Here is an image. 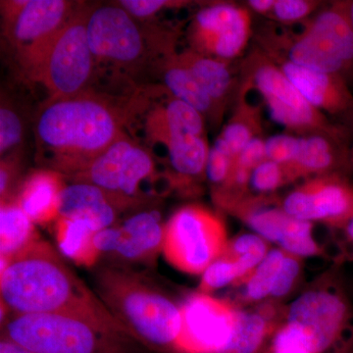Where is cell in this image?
<instances>
[{
  "label": "cell",
  "mask_w": 353,
  "mask_h": 353,
  "mask_svg": "<svg viewBox=\"0 0 353 353\" xmlns=\"http://www.w3.org/2000/svg\"><path fill=\"white\" fill-rule=\"evenodd\" d=\"M287 214L345 228L353 217V185L340 172L308 179L283 199Z\"/></svg>",
  "instance_id": "obj_14"
},
{
  "label": "cell",
  "mask_w": 353,
  "mask_h": 353,
  "mask_svg": "<svg viewBox=\"0 0 353 353\" xmlns=\"http://www.w3.org/2000/svg\"><path fill=\"white\" fill-rule=\"evenodd\" d=\"M303 25L304 34L343 66L348 83L353 80V30L338 1L332 2Z\"/></svg>",
  "instance_id": "obj_18"
},
{
  "label": "cell",
  "mask_w": 353,
  "mask_h": 353,
  "mask_svg": "<svg viewBox=\"0 0 353 353\" xmlns=\"http://www.w3.org/2000/svg\"><path fill=\"white\" fill-rule=\"evenodd\" d=\"M266 160L265 139L261 137L255 138L241 150L234 159V165L243 167L246 170L253 171L261 162Z\"/></svg>",
  "instance_id": "obj_42"
},
{
  "label": "cell",
  "mask_w": 353,
  "mask_h": 353,
  "mask_svg": "<svg viewBox=\"0 0 353 353\" xmlns=\"http://www.w3.org/2000/svg\"><path fill=\"white\" fill-rule=\"evenodd\" d=\"M352 345H353V341H352Z\"/></svg>",
  "instance_id": "obj_49"
},
{
  "label": "cell",
  "mask_w": 353,
  "mask_h": 353,
  "mask_svg": "<svg viewBox=\"0 0 353 353\" xmlns=\"http://www.w3.org/2000/svg\"><path fill=\"white\" fill-rule=\"evenodd\" d=\"M1 336L36 353H134L131 336L80 316L10 314Z\"/></svg>",
  "instance_id": "obj_4"
},
{
  "label": "cell",
  "mask_w": 353,
  "mask_h": 353,
  "mask_svg": "<svg viewBox=\"0 0 353 353\" xmlns=\"http://www.w3.org/2000/svg\"><path fill=\"white\" fill-rule=\"evenodd\" d=\"M176 57L178 61L189 70L218 108L224 110L234 88L230 62L206 57L192 50L176 53Z\"/></svg>",
  "instance_id": "obj_24"
},
{
  "label": "cell",
  "mask_w": 353,
  "mask_h": 353,
  "mask_svg": "<svg viewBox=\"0 0 353 353\" xmlns=\"http://www.w3.org/2000/svg\"><path fill=\"white\" fill-rule=\"evenodd\" d=\"M338 3L347 15L353 30V0H340Z\"/></svg>",
  "instance_id": "obj_45"
},
{
  "label": "cell",
  "mask_w": 353,
  "mask_h": 353,
  "mask_svg": "<svg viewBox=\"0 0 353 353\" xmlns=\"http://www.w3.org/2000/svg\"><path fill=\"white\" fill-rule=\"evenodd\" d=\"M17 163L15 160H1L0 164V201H10L15 199L18 189L16 188L18 179Z\"/></svg>",
  "instance_id": "obj_41"
},
{
  "label": "cell",
  "mask_w": 353,
  "mask_h": 353,
  "mask_svg": "<svg viewBox=\"0 0 353 353\" xmlns=\"http://www.w3.org/2000/svg\"><path fill=\"white\" fill-rule=\"evenodd\" d=\"M88 39L95 61L130 69L145 59V36L136 18L119 4L90 10Z\"/></svg>",
  "instance_id": "obj_12"
},
{
  "label": "cell",
  "mask_w": 353,
  "mask_h": 353,
  "mask_svg": "<svg viewBox=\"0 0 353 353\" xmlns=\"http://www.w3.org/2000/svg\"><path fill=\"white\" fill-rule=\"evenodd\" d=\"M321 2L315 0H275L273 10L269 17L283 24H294L308 20Z\"/></svg>",
  "instance_id": "obj_35"
},
{
  "label": "cell",
  "mask_w": 353,
  "mask_h": 353,
  "mask_svg": "<svg viewBox=\"0 0 353 353\" xmlns=\"http://www.w3.org/2000/svg\"><path fill=\"white\" fill-rule=\"evenodd\" d=\"M241 67L243 79L241 87L248 92L257 90L272 119L290 134L299 137L326 134L347 141V130L334 124L326 114L311 105L259 46L250 50Z\"/></svg>",
  "instance_id": "obj_5"
},
{
  "label": "cell",
  "mask_w": 353,
  "mask_h": 353,
  "mask_svg": "<svg viewBox=\"0 0 353 353\" xmlns=\"http://www.w3.org/2000/svg\"><path fill=\"white\" fill-rule=\"evenodd\" d=\"M268 333V322L260 313L236 311L233 333L220 353H256Z\"/></svg>",
  "instance_id": "obj_29"
},
{
  "label": "cell",
  "mask_w": 353,
  "mask_h": 353,
  "mask_svg": "<svg viewBox=\"0 0 353 353\" xmlns=\"http://www.w3.org/2000/svg\"><path fill=\"white\" fill-rule=\"evenodd\" d=\"M252 37L248 9L227 2L202 8L189 29L190 50L228 62L240 57Z\"/></svg>",
  "instance_id": "obj_11"
},
{
  "label": "cell",
  "mask_w": 353,
  "mask_h": 353,
  "mask_svg": "<svg viewBox=\"0 0 353 353\" xmlns=\"http://www.w3.org/2000/svg\"><path fill=\"white\" fill-rule=\"evenodd\" d=\"M23 125L19 115L6 104L0 108V153L9 152L22 141Z\"/></svg>",
  "instance_id": "obj_38"
},
{
  "label": "cell",
  "mask_w": 353,
  "mask_h": 353,
  "mask_svg": "<svg viewBox=\"0 0 353 353\" xmlns=\"http://www.w3.org/2000/svg\"><path fill=\"white\" fill-rule=\"evenodd\" d=\"M54 230L58 250L62 255L79 266L92 268L99 265L95 236L99 229L94 223L83 219L58 218Z\"/></svg>",
  "instance_id": "obj_25"
},
{
  "label": "cell",
  "mask_w": 353,
  "mask_h": 353,
  "mask_svg": "<svg viewBox=\"0 0 353 353\" xmlns=\"http://www.w3.org/2000/svg\"><path fill=\"white\" fill-rule=\"evenodd\" d=\"M66 179L50 169H39L26 178L15 201L36 225H48L59 217V201Z\"/></svg>",
  "instance_id": "obj_21"
},
{
  "label": "cell",
  "mask_w": 353,
  "mask_h": 353,
  "mask_svg": "<svg viewBox=\"0 0 353 353\" xmlns=\"http://www.w3.org/2000/svg\"><path fill=\"white\" fill-rule=\"evenodd\" d=\"M90 12L76 9L27 68L32 80L48 88L50 99L81 94L90 83L95 63L88 39Z\"/></svg>",
  "instance_id": "obj_6"
},
{
  "label": "cell",
  "mask_w": 353,
  "mask_h": 353,
  "mask_svg": "<svg viewBox=\"0 0 353 353\" xmlns=\"http://www.w3.org/2000/svg\"><path fill=\"white\" fill-rule=\"evenodd\" d=\"M343 119H345V129L347 130L348 132H352L353 134V108H352V110L350 111V114H348L347 116H345V118H343Z\"/></svg>",
  "instance_id": "obj_47"
},
{
  "label": "cell",
  "mask_w": 353,
  "mask_h": 353,
  "mask_svg": "<svg viewBox=\"0 0 353 353\" xmlns=\"http://www.w3.org/2000/svg\"><path fill=\"white\" fill-rule=\"evenodd\" d=\"M126 208L103 190L87 183H66L59 201V217L90 221L99 231L113 226Z\"/></svg>",
  "instance_id": "obj_20"
},
{
  "label": "cell",
  "mask_w": 353,
  "mask_h": 353,
  "mask_svg": "<svg viewBox=\"0 0 353 353\" xmlns=\"http://www.w3.org/2000/svg\"><path fill=\"white\" fill-rule=\"evenodd\" d=\"M299 273H301L299 259L285 253L284 262H283L282 268L279 273L277 282L272 290L271 296L281 299V297L287 296L294 285L296 284Z\"/></svg>",
  "instance_id": "obj_40"
},
{
  "label": "cell",
  "mask_w": 353,
  "mask_h": 353,
  "mask_svg": "<svg viewBox=\"0 0 353 353\" xmlns=\"http://www.w3.org/2000/svg\"><path fill=\"white\" fill-rule=\"evenodd\" d=\"M168 152L173 170L172 183L190 185L205 176L209 148L205 137L192 134H176L162 141Z\"/></svg>",
  "instance_id": "obj_22"
},
{
  "label": "cell",
  "mask_w": 353,
  "mask_h": 353,
  "mask_svg": "<svg viewBox=\"0 0 353 353\" xmlns=\"http://www.w3.org/2000/svg\"><path fill=\"white\" fill-rule=\"evenodd\" d=\"M246 94L248 90L240 87L233 116L219 134L234 158L252 139L261 137L263 129L261 108L246 101Z\"/></svg>",
  "instance_id": "obj_28"
},
{
  "label": "cell",
  "mask_w": 353,
  "mask_h": 353,
  "mask_svg": "<svg viewBox=\"0 0 353 353\" xmlns=\"http://www.w3.org/2000/svg\"><path fill=\"white\" fill-rule=\"evenodd\" d=\"M157 176L152 155L124 136L69 181L103 190L132 212L152 203Z\"/></svg>",
  "instance_id": "obj_7"
},
{
  "label": "cell",
  "mask_w": 353,
  "mask_h": 353,
  "mask_svg": "<svg viewBox=\"0 0 353 353\" xmlns=\"http://www.w3.org/2000/svg\"><path fill=\"white\" fill-rule=\"evenodd\" d=\"M241 280L243 276L238 264L224 252L201 274L199 292L209 294Z\"/></svg>",
  "instance_id": "obj_32"
},
{
  "label": "cell",
  "mask_w": 353,
  "mask_h": 353,
  "mask_svg": "<svg viewBox=\"0 0 353 353\" xmlns=\"http://www.w3.org/2000/svg\"><path fill=\"white\" fill-rule=\"evenodd\" d=\"M163 80L172 97L189 104L205 119L217 121L223 111L199 85L194 76L176 59L175 53L166 58Z\"/></svg>",
  "instance_id": "obj_26"
},
{
  "label": "cell",
  "mask_w": 353,
  "mask_h": 353,
  "mask_svg": "<svg viewBox=\"0 0 353 353\" xmlns=\"http://www.w3.org/2000/svg\"><path fill=\"white\" fill-rule=\"evenodd\" d=\"M0 299L10 314L80 316L129 336L94 290L41 239L9 261L0 260Z\"/></svg>",
  "instance_id": "obj_1"
},
{
  "label": "cell",
  "mask_w": 353,
  "mask_h": 353,
  "mask_svg": "<svg viewBox=\"0 0 353 353\" xmlns=\"http://www.w3.org/2000/svg\"><path fill=\"white\" fill-rule=\"evenodd\" d=\"M271 353H315L305 334L299 327L285 323L274 336Z\"/></svg>",
  "instance_id": "obj_36"
},
{
  "label": "cell",
  "mask_w": 353,
  "mask_h": 353,
  "mask_svg": "<svg viewBox=\"0 0 353 353\" xmlns=\"http://www.w3.org/2000/svg\"><path fill=\"white\" fill-rule=\"evenodd\" d=\"M285 252L281 248L269 250L266 257L246 280L245 296L248 301H259L271 296Z\"/></svg>",
  "instance_id": "obj_30"
},
{
  "label": "cell",
  "mask_w": 353,
  "mask_h": 353,
  "mask_svg": "<svg viewBox=\"0 0 353 353\" xmlns=\"http://www.w3.org/2000/svg\"><path fill=\"white\" fill-rule=\"evenodd\" d=\"M119 6L132 17L148 18L163 9L185 6L187 2L171 1V0H121Z\"/></svg>",
  "instance_id": "obj_39"
},
{
  "label": "cell",
  "mask_w": 353,
  "mask_h": 353,
  "mask_svg": "<svg viewBox=\"0 0 353 353\" xmlns=\"http://www.w3.org/2000/svg\"><path fill=\"white\" fill-rule=\"evenodd\" d=\"M0 353H36L28 350L23 345H18L15 341L1 336L0 340Z\"/></svg>",
  "instance_id": "obj_44"
},
{
  "label": "cell",
  "mask_w": 353,
  "mask_h": 353,
  "mask_svg": "<svg viewBox=\"0 0 353 353\" xmlns=\"http://www.w3.org/2000/svg\"><path fill=\"white\" fill-rule=\"evenodd\" d=\"M345 231V236H347L348 241L353 248V217L348 221L347 224L343 228Z\"/></svg>",
  "instance_id": "obj_46"
},
{
  "label": "cell",
  "mask_w": 353,
  "mask_h": 353,
  "mask_svg": "<svg viewBox=\"0 0 353 353\" xmlns=\"http://www.w3.org/2000/svg\"><path fill=\"white\" fill-rule=\"evenodd\" d=\"M73 4L65 0L1 1L6 37L25 69L69 20Z\"/></svg>",
  "instance_id": "obj_10"
},
{
  "label": "cell",
  "mask_w": 353,
  "mask_h": 353,
  "mask_svg": "<svg viewBox=\"0 0 353 353\" xmlns=\"http://www.w3.org/2000/svg\"><path fill=\"white\" fill-rule=\"evenodd\" d=\"M234 158L226 143L218 137L209 150L205 167V176L212 187V192L221 189L231 176Z\"/></svg>",
  "instance_id": "obj_33"
},
{
  "label": "cell",
  "mask_w": 353,
  "mask_h": 353,
  "mask_svg": "<svg viewBox=\"0 0 353 353\" xmlns=\"http://www.w3.org/2000/svg\"><path fill=\"white\" fill-rule=\"evenodd\" d=\"M345 294L334 289L309 290L290 304L287 323L307 336L315 353H324L336 343L350 320Z\"/></svg>",
  "instance_id": "obj_15"
},
{
  "label": "cell",
  "mask_w": 353,
  "mask_h": 353,
  "mask_svg": "<svg viewBox=\"0 0 353 353\" xmlns=\"http://www.w3.org/2000/svg\"><path fill=\"white\" fill-rule=\"evenodd\" d=\"M145 128L148 137L160 143L176 134L205 137V118L196 109L173 97L148 115Z\"/></svg>",
  "instance_id": "obj_23"
},
{
  "label": "cell",
  "mask_w": 353,
  "mask_h": 353,
  "mask_svg": "<svg viewBox=\"0 0 353 353\" xmlns=\"http://www.w3.org/2000/svg\"><path fill=\"white\" fill-rule=\"evenodd\" d=\"M41 240L36 224L15 199L0 206V260L9 261Z\"/></svg>",
  "instance_id": "obj_27"
},
{
  "label": "cell",
  "mask_w": 353,
  "mask_h": 353,
  "mask_svg": "<svg viewBox=\"0 0 353 353\" xmlns=\"http://www.w3.org/2000/svg\"><path fill=\"white\" fill-rule=\"evenodd\" d=\"M285 183L288 181L284 167L266 159L252 171L248 188L256 194H266L276 192Z\"/></svg>",
  "instance_id": "obj_34"
},
{
  "label": "cell",
  "mask_w": 353,
  "mask_h": 353,
  "mask_svg": "<svg viewBox=\"0 0 353 353\" xmlns=\"http://www.w3.org/2000/svg\"><path fill=\"white\" fill-rule=\"evenodd\" d=\"M227 230L219 216L201 205L179 209L165 223L163 253L176 269L201 275L226 250Z\"/></svg>",
  "instance_id": "obj_8"
},
{
  "label": "cell",
  "mask_w": 353,
  "mask_h": 353,
  "mask_svg": "<svg viewBox=\"0 0 353 353\" xmlns=\"http://www.w3.org/2000/svg\"><path fill=\"white\" fill-rule=\"evenodd\" d=\"M165 224L153 209L132 211L95 236L99 263L138 271L152 267L163 250Z\"/></svg>",
  "instance_id": "obj_9"
},
{
  "label": "cell",
  "mask_w": 353,
  "mask_h": 353,
  "mask_svg": "<svg viewBox=\"0 0 353 353\" xmlns=\"http://www.w3.org/2000/svg\"><path fill=\"white\" fill-rule=\"evenodd\" d=\"M347 141L326 134L301 137L296 159L283 166L288 183L310 176L336 173L350 166V148Z\"/></svg>",
  "instance_id": "obj_19"
},
{
  "label": "cell",
  "mask_w": 353,
  "mask_h": 353,
  "mask_svg": "<svg viewBox=\"0 0 353 353\" xmlns=\"http://www.w3.org/2000/svg\"><path fill=\"white\" fill-rule=\"evenodd\" d=\"M94 287L97 296L132 340L153 352L176 353L180 305L143 274L102 264L95 271Z\"/></svg>",
  "instance_id": "obj_3"
},
{
  "label": "cell",
  "mask_w": 353,
  "mask_h": 353,
  "mask_svg": "<svg viewBox=\"0 0 353 353\" xmlns=\"http://www.w3.org/2000/svg\"><path fill=\"white\" fill-rule=\"evenodd\" d=\"M123 121L112 103L90 92L50 99L34 124L39 163L71 180L125 136Z\"/></svg>",
  "instance_id": "obj_2"
},
{
  "label": "cell",
  "mask_w": 353,
  "mask_h": 353,
  "mask_svg": "<svg viewBox=\"0 0 353 353\" xmlns=\"http://www.w3.org/2000/svg\"><path fill=\"white\" fill-rule=\"evenodd\" d=\"M226 210L241 218L265 241L277 243L288 254L299 259L319 253V246L313 238L312 223L292 217L282 208H269L259 197L245 196Z\"/></svg>",
  "instance_id": "obj_16"
},
{
  "label": "cell",
  "mask_w": 353,
  "mask_h": 353,
  "mask_svg": "<svg viewBox=\"0 0 353 353\" xmlns=\"http://www.w3.org/2000/svg\"><path fill=\"white\" fill-rule=\"evenodd\" d=\"M301 137L292 134H279L265 139L266 159L287 166L296 159Z\"/></svg>",
  "instance_id": "obj_37"
},
{
  "label": "cell",
  "mask_w": 353,
  "mask_h": 353,
  "mask_svg": "<svg viewBox=\"0 0 353 353\" xmlns=\"http://www.w3.org/2000/svg\"><path fill=\"white\" fill-rule=\"evenodd\" d=\"M350 166L353 168V146L350 150Z\"/></svg>",
  "instance_id": "obj_48"
},
{
  "label": "cell",
  "mask_w": 353,
  "mask_h": 353,
  "mask_svg": "<svg viewBox=\"0 0 353 353\" xmlns=\"http://www.w3.org/2000/svg\"><path fill=\"white\" fill-rule=\"evenodd\" d=\"M270 58L304 99L322 113L345 118L352 110L353 92L343 76L305 68L283 58Z\"/></svg>",
  "instance_id": "obj_17"
},
{
  "label": "cell",
  "mask_w": 353,
  "mask_h": 353,
  "mask_svg": "<svg viewBox=\"0 0 353 353\" xmlns=\"http://www.w3.org/2000/svg\"><path fill=\"white\" fill-rule=\"evenodd\" d=\"M246 3L255 13L260 14L262 16H268L269 17L272 10H273L275 0H250Z\"/></svg>",
  "instance_id": "obj_43"
},
{
  "label": "cell",
  "mask_w": 353,
  "mask_h": 353,
  "mask_svg": "<svg viewBox=\"0 0 353 353\" xmlns=\"http://www.w3.org/2000/svg\"><path fill=\"white\" fill-rule=\"evenodd\" d=\"M269 252L266 241L256 234H243L229 241L226 250L236 261L243 279L250 277Z\"/></svg>",
  "instance_id": "obj_31"
},
{
  "label": "cell",
  "mask_w": 353,
  "mask_h": 353,
  "mask_svg": "<svg viewBox=\"0 0 353 353\" xmlns=\"http://www.w3.org/2000/svg\"><path fill=\"white\" fill-rule=\"evenodd\" d=\"M176 353H220L233 333L236 309L210 294L196 292L180 304Z\"/></svg>",
  "instance_id": "obj_13"
}]
</instances>
